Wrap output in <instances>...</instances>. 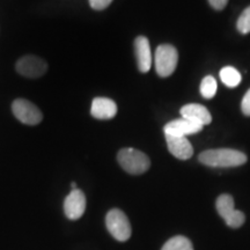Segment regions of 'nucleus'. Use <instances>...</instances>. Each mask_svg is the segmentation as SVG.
<instances>
[{"label":"nucleus","instance_id":"39448f33","mask_svg":"<svg viewBox=\"0 0 250 250\" xmlns=\"http://www.w3.org/2000/svg\"><path fill=\"white\" fill-rule=\"evenodd\" d=\"M215 208H217V211L220 214V217L226 221L227 226L239 228L245 224L246 215L243 214V212L235 210L234 199L230 195L224 193V195L219 196L217 202H215Z\"/></svg>","mask_w":250,"mask_h":250},{"label":"nucleus","instance_id":"f8f14e48","mask_svg":"<svg viewBox=\"0 0 250 250\" xmlns=\"http://www.w3.org/2000/svg\"><path fill=\"white\" fill-rule=\"evenodd\" d=\"M166 142H167L168 149L175 158L180 159V160H188L192 156V145L188 140L187 137H176L166 134Z\"/></svg>","mask_w":250,"mask_h":250},{"label":"nucleus","instance_id":"2eb2a0df","mask_svg":"<svg viewBox=\"0 0 250 250\" xmlns=\"http://www.w3.org/2000/svg\"><path fill=\"white\" fill-rule=\"evenodd\" d=\"M161 250H193V247L186 236H174L165 243Z\"/></svg>","mask_w":250,"mask_h":250},{"label":"nucleus","instance_id":"dca6fc26","mask_svg":"<svg viewBox=\"0 0 250 250\" xmlns=\"http://www.w3.org/2000/svg\"><path fill=\"white\" fill-rule=\"evenodd\" d=\"M217 88H218L217 80H215L212 76L205 77L204 79L202 80V83H201V94L203 96H204L205 99L210 100V99L213 98V96L215 95V93H217Z\"/></svg>","mask_w":250,"mask_h":250},{"label":"nucleus","instance_id":"7ed1b4c3","mask_svg":"<svg viewBox=\"0 0 250 250\" xmlns=\"http://www.w3.org/2000/svg\"><path fill=\"white\" fill-rule=\"evenodd\" d=\"M179 54L170 44H161L155 50L154 64L155 71L161 78H167L174 73L177 66Z\"/></svg>","mask_w":250,"mask_h":250},{"label":"nucleus","instance_id":"a211bd4d","mask_svg":"<svg viewBox=\"0 0 250 250\" xmlns=\"http://www.w3.org/2000/svg\"><path fill=\"white\" fill-rule=\"evenodd\" d=\"M112 2V0H89L90 7L95 11H102L105 9Z\"/></svg>","mask_w":250,"mask_h":250},{"label":"nucleus","instance_id":"f257e3e1","mask_svg":"<svg viewBox=\"0 0 250 250\" xmlns=\"http://www.w3.org/2000/svg\"><path fill=\"white\" fill-rule=\"evenodd\" d=\"M198 160L208 167L230 168L245 165L247 162V155L236 149L217 148L202 152L198 156Z\"/></svg>","mask_w":250,"mask_h":250},{"label":"nucleus","instance_id":"1a4fd4ad","mask_svg":"<svg viewBox=\"0 0 250 250\" xmlns=\"http://www.w3.org/2000/svg\"><path fill=\"white\" fill-rule=\"evenodd\" d=\"M202 125L193 123V122L186 120V118H180V120H174L165 125L164 132L165 134L176 137H187L189 134H195L201 132L203 130Z\"/></svg>","mask_w":250,"mask_h":250},{"label":"nucleus","instance_id":"9b49d317","mask_svg":"<svg viewBox=\"0 0 250 250\" xmlns=\"http://www.w3.org/2000/svg\"><path fill=\"white\" fill-rule=\"evenodd\" d=\"M180 114L182 118L191 121L193 123L202 125V126L210 124L212 121V116L208 108L198 104V103H190V104L183 105L181 108Z\"/></svg>","mask_w":250,"mask_h":250},{"label":"nucleus","instance_id":"4468645a","mask_svg":"<svg viewBox=\"0 0 250 250\" xmlns=\"http://www.w3.org/2000/svg\"><path fill=\"white\" fill-rule=\"evenodd\" d=\"M219 76H220V80L223 81L224 85L229 87V88H235L242 80L240 72L232 66H225L221 68Z\"/></svg>","mask_w":250,"mask_h":250},{"label":"nucleus","instance_id":"aec40b11","mask_svg":"<svg viewBox=\"0 0 250 250\" xmlns=\"http://www.w3.org/2000/svg\"><path fill=\"white\" fill-rule=\"evenodd\" d=\"M208 2H210L212 8L217 9V11H221V9L226 7L228 0H208Z\"/></svg>","mask_w":250,"mask_h":250},{"label":"nucleus","instance_id":"f3484780","mask_svg":"<svg viewBox=\"0 0 250 250\" xmlns=\"http://www.w3.org/2000/svg\"><path fill=\"white\" fill-rule=\"evenodd\" d=\"M236 28L243 35L250 33V6L247 7L237 19Z\"/></svg>","mask_w":250,"mask_h":250},{"label":"nucleus","instance_id":"f03ea898","mask_svg":"<svg viewBox=\"0 0 250 250\" xmlns=\"http://www.w3.org/2000/svg\"><path fill=\"white\" fill-rule=\"evenodd\" d=\"M117 161L121 167L131 175H140L151 167L148 156L136 148H123L118 152Z\"/></svg>","mask_w":250,"mask_h":250},{"label":"nucleus","instance_id":"0eeeda50","mask_svg":"<svg viewBox=\"0 0 250 250\" xmlns=\"http://www.w3.org/2000/svg\"><path fill=\"white\" fill-rule=\"evenodd\" d=\"M17 71L21 76L27 78H39L42 77L48 70V64L42 58L36 56H24L17 62Z\"/></svg>","mask_w":250,"mask_h":250},{"label":"nucleus","instance_id":"20e7f679","mask_svg":"<svg viewBox=\"0 0 250 250\" xmlns=\"http://www.w3.org/2000/svg\"><path fill=\"white\" fill-rule=\"evenodd\" d=\"M105 225L107 229L117 241L124 242L130 239L131 233V225L129 219L120 208H112L108 212L105 217Z\"/></svg>","mask_w":250,"mask_h":250},{"label":"nucleus","instance_id":"6ab92c4d","mask_svg":"<svg viewBox=\"0 0 250 250\" xmlns=\"http://www.w3.org/2000/svg\"><path fill=\"white\" fill-rule=\"evenodd\" d=\"M241 110L243 112V115L250 116V88L247 90L245 96H243L241 103Z\"/></svg>","mask_w":250,"mask_h":250},{"label":"nucleus","instance_id":"6e6552de","mask_svg":"<svg viewBox=\"0 0 250 250\" xmlns=\"http://www.w3.org/2000/svg\"><path fill=\"white\" fill-rule=\"evenodd\" d=\"M86 210V197L79 189H74L68 193L64 201L65 215L70 220H78L83 217Z\"/></svg>","mask_w":250,"mask_h":250},{"label":"nucleus","instance_id":"423d86ee","mask_svg":"<svg viewBox=\"0 0 250 250\" xmlns=\"http://www.w3.org/2000/svg\"><path fill=\"white\" fill-rule=\"evenodd\" d=\"M12 111L19 121L27 125H36L42 122L43 115L34 103L24 99H17L12 103Z\"/></svg>","mask_w":250,"mask_h":250},{"label":"nucleus","instance_id":"412c9836","mask_svg":"<svg viewBox=\"0 0 250 250\" xmlns=\"http://www.w3.org/2000/svg\"><path fill=\"white\" fill-rule=\"evenodd\" d=\"M71 188H72V190L77 189V184H76V183H72V184H71Z\"/></svg>","mask_w":250,"mask_h":250},{"label":"nucleus","instance_id":"9d476101","mask_svg":"<svg viewBox=\"0 0 250 250\" xmlns=\"http://www.w3.org/2000/svg\"><path fill=\"white\" fill-rule=\"evenodd\" d=\"M134 55L139 71L147 73L152 66V52L148 40L145 36H138L134 40Z\"/></svg>","mask_w":250,"mask_h":250},{"label":"nucleus","instance_id":"ddd939ff","mask_svg":"<svg viewBox=\"0 0 250 250\" xmlns=\"http://www.w3.org/2000/svg\"><path fill=\"white\" fill-rule=\"evenodd\" d=\"M90 114L96 120H111L117 114V104L108 98H95L93 100Z\"/></svg>","mask_w":250,"mask_h":250}]
</instances>
